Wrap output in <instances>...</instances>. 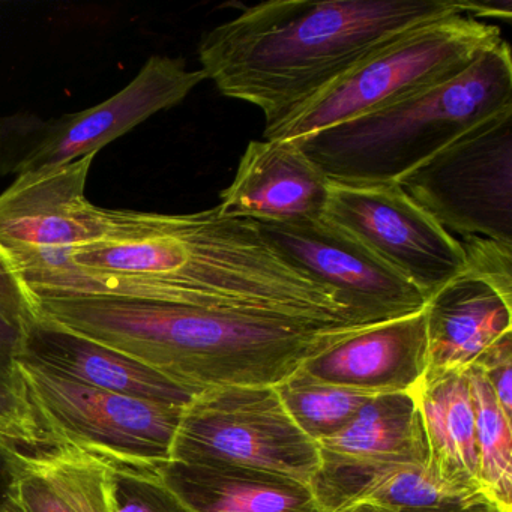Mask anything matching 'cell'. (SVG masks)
Returning a JSON list of instances; mask_svg holds the SVG:
<instances>
[{"mask_svg": "<svg viewBox=\"0 0 512 512\" xmlns=\"http://www.w3.org/2000/svg\"><path fill=\"white\" fill-rule=\"evenodd\" d=\"M35 299L113 298L365 328L341 299L281 256L256 223L106 209V235L17 265Z\"/></svg>", "mask_w": 512, "mask_h": 512, "instance_id": "cell-1", "label": "cell"}, {"mask_svg": "<svg viewBox=\"0 0 512 512\" xmlns=\"http://www.w3.org/2000/svg\"><path fill=\"white\" fill-rule=\"evenodd\" d=\"M470 0H271L211 29L206 80L274 127L356 65L427 23L469 16Z\"/></svg>", "mask_w": 512, "mask_h": 512, "instance_id": "cell-2", "label": "cell"}, {"mask_svg": "<svg viewBox=\"0 0 512 512\" xmlns=\"http://www.w3.org/2000/svg\"><path fill=\"white\" fill-rule=\"evenodd\" d=\"M37 314L200 392L275 386L305 359L362 328L113 298L35 299ZM367 328V326H365Z\"/></svg>", "mask_w": 512, "mask_h": 512, "instance_id": "cell-3", "label": "cell"}, {"mask_svg": "<svg viewBox=\"0 0 512 512\" xmlns=\"http://www.w3.org/2000/svg\"><path fill=\"white\" fill-rule=\"evenodd\" d=\"M509 107L511 47L502 38L455 79L296 143L331 182L400 184L458 137Z\"/></svg>", "mask_w": 512, "mask_h": 512, "instance_id": "cell-4", "label": "cell"}, {"mask_svg": "<svg viewBox=\"0 0 512 512\" xmlns=\"http://www.w3.org/2000/svg\"><path fill=\"white\" fill-rule=\"evenodd\" d=\"M502 40V29L473 17L454 16L412 29L280 124L265 128L263 140L298 142L443 85L467 70Z\"/></svg>", "mask_w": 512, "mask_h": 512, "instance_id": "cell-5", "label": "cell"}, {"mask_svg": "<svg viewBox=\"0 0 512 512\" xmlns=\"http://www.w3.org/2000/svg\"><path fill=\"white\" fill-rule=\"evenodd\" d=\"M14 374L47 446L67 445L127 466L172 461L185 407L101 391L16 359Z\"/></svg>", "mask_w": 512, "mask_h": 512, "instance_id": "cell-6", "label": "cell"}, {"mask_svg": "<svg viewBox=\"0 0 512 512\" xmlns=\"http://www.w3.org/2000/svg\"><path fill=\"white\" fill-rule=\"evenodd\" d=\"M172 461L262 470L310 484L320 454L274 386H218L203 389L185 407Z\"/></svg>", "mask_w": 512, "mask_h": 512, "instance_id": "cell-7", "label": "cell"}, {"mask_svg": "<svg viewBox=\"0 0 512 512\" xmlns=\"http://www.w3.org/2000/svg\"><path fill=\"white\" fill-rule=\"evenodd\" d=\"M400 185L449 233L512 247V107L458 137Z\"/></svg>", "mask_w": 512, "mask_h": 512, "instance_id": "cell-8", "label": "cell"}, {"mask_svg": "<svg viewBox=\"0 0 512 512\" xmlns=\"http://www.w3.org/2000/svg\"><path fill=\"white\" fill-rule=\"evenodd\" d=\"M205 80V73L188 70L184 59L152 56L122 91L98 106L50 121L7 122L10 146L0 175L19 176L97 155L151 116L178 106Z\"/></svg>", "mask_w": 512, "mask_h": 512, "instance_id": "cell-9", "label": "cell"}, {"mask_svg": "<svg viewBox=\"0 0 512 512\" xmlns=\"http://www.w3.org/2000/svg\"><path fill=\"white\" fill-rule=\"evenodd\" d=\"M323 215L404 275L427 299L466 269L463 244L400 184L331 182Z\"/></svg>", "mask_w": 512, "mask_h": 512, "instance_id": "cell-10", "label": "cell"}, {"mask_svg": "<svg viewBox=\"0 0 512 512\" xmlns=\"http://www.w3.org/2000/svg\"><path fill=\"white\" fill-rule=\"evenodd\" d=\"M254 223L281 256L331 289L364 325L412 316L427 304L415 284L325 215L296 223Z\"/></svg>", "mask_w": 512, "mask_h": 512, "instance_id": "cell-11", "label": "cell"}, {"mask_svg": "<svg viewBox=\"0 0 512 512\" xmlns=\"http://www.w3.org/2000/svg\"><path fill=\"white\" fill-rule=\"evenodd\" d=\"M95 157L23 173L0 193V247L14 266L92 244L106 235V208L92 205L86 197Z\"/></svg>", "mask_w": 512, "mask_h": 512, "instance_id": "cell-12", "label": "cell"}, {"mask_svg": "<svg viewBox=\"0 0 512 512\" xmlns=\"http://www.w3.org/2000/svg\"><path fill=\"white\" fill-rule=\"evenodd\" d=\"M317 446L320 466L310 485L322 512L340 509L349 491L370 473L428 461L412 392L374 395L343 430Z\"/></svg>", "mask_w": 512, "mask_h": 512, "instance_id": "cell-13", "label": "cell"}, {"mask_svg": "<svg viewBox=\"0 0 512 512\" xmlns=\"http://www.w3.org/2000/svg\"><path fill=\"white\" fill-rule=\"evenodd\" d=\"M16 359L80 385L154 403L187 406L199 394L119 350L38 314L20 332Z\"/></svg>", "mask_w": 512, "mask_h": 512, "instance_id": "cell-14", "label": "cell"}, {"mask_svg": "<svg viewBox=\"0 0 512 512\" xmlns=\"http://www.w3.org/2000/svg\"><path fill=\"white\" fill-rule=\"evenodd\" d=\"M331 181L296 142L251 140L232 184L221 191L218 211L265 223L322 217Z\"/></svg>", "mask_w": 512, "mask_h": 512, "instance_id": "cell-15", "label": "cell"}, {"mask_svg": "<svg viewBox=\"0 0 512 512\" xmlns=\"http://www.w3.org/2000/svg\"><path fill=\"white\" fill-rule=\"evenodd\" d=\"M424 310L352 332L299 370L316 382L370 395L412 392L427 371Z\"/></svg>", "mask_w": 512, "mask_h": 512, "instance_id": "cell-16", "label": "cell"}, {"mask_svg": "<svg viewBox=\"0 0 512 512\" xmlns=\"http://www.w3.org/2000/svg\"><path fill=\"white\" fill-rule=\"evenodd\" d=\"M20 457L76 512H190L164 484L161 469L127 466L67 445L20 451Z\"/></svg>", "mask_w": 512, "mask_h": 512, "instance_id": "cell-17", "label": "cell"}, {"mask_svg": "<svg viewBox=\"0 0 512 512\" xmlns=\"http://www.w3.org/2000/svg\"><path fill=\"white\" fill-rule=\"evenodd\" d=\"M424 316L430 371L467 370L512 332V301L466 271L428 298Z\"/></svg>", "mask_w": 512, "mask_h": 512, "instance_id": "cell-18", "label": "cell"}, {"mask_svg": "<svg viewBox=\"0 0 512 512\" xmlns=\"http://www.w3.org/2000/svg\"><path fill=\"white\" fill-rule=\"evenodd\" d=\"M160 475L190 512H322L310 484L277 473L170 461Z\"/></svg>", "mask_w": 512, "mask_h": 512, "instance_id": "cell-19", "label": "cell"}, {"mask_svg": "<svg viewBox=\"0 0 512 512\" xmlns=\"http://www.w3.org/2000/svg\"><path fill=\"white\" fill-rule=\"evenodd\" d=\"M412 394L427 437L428 469L445 484L482 493L466 370H427Z\"/></svg>", "mask_w": 512, "mask_h": 512, "instance_id": "cell-20", "label": "cell"}, {"mask_svg": "<svg viewBox=\"0 0 512 512\" xmlns=\"http://www.w3.org/2000/svg\"><path fill=\"white\" fill-rule=\"evenodd\" d=\"M355 502H373L395 512H452L490 500L478 491L445 484L427 464H403L361 479L349 491L343 506Z\"/></svg>", "mask_w": 512, "mask_h": 512, "instance_id": "cell-21", "label": "cell"}, {"mask_svg": "<svg viewBox=\"0 0 512 512\" xmlns=\"http://www.w3.org/2000/svg\"><path fill=\"white\" fill-rule=\"evenodd\" d=\"M475 412L478 479L497 508L512 512V424L476 365L466 370Z\"/></svg>", "mask_w": 512, "mask_h": 512, "instance_id": "cell-22", "label": "cell"}, {"mask_svg": "<svg viewBox=\"0 0 512 512\" xmlns=\"http://www.w3.org/2000/svg\"><path fill=\"white\" fill-rule=\"evenodd\" d=\"M274 388L292 421L316 443L343 430L374 397L355 389L316 382L299 368Z\"/></svg>", "mask_w": 512, "mask_h": 512, "instance_id": "cell-23", "label": "cell"}, {"mask_svg": "<svg viewBox=\"0 0 512 512\" xmlns=\"http://www.w3.org/2000/svg\"><path fill=\"white\" fill-rule=\"evenodd\" d=\"M0 437L20 451H35L47 446L23 397L16 374L2 370H0Z\"/></svg>", "mask_w": 512, "mask_h": 512, "instance_id": "cell-24", "label": "cell"}, {"mask_svg": "<svg viewBox=\"0 0 512 512\" xmlns=\"http://www.w3.org/2000/svg\"><path fill=\"white\" fill-rule=\"evenodd\" d=\"M16 466V478L2 512H76L43 476L23 463L19 449H16Z\"/></svg>", "mask_w": 512, "mask_h": 512, "instance_id": "cell-25", "label": "cell"}, {"mask_svg": "<svg viewBox=\"0 0 512 512\" xmlns=\"http://www.w3.org/2000/svg\"><path fill=\"white\" fill-rule=\"evenodd\" d=\"M466 269L512 301V247L485 238L464 239Z\"/></svg>", "mask_w": 512, "mask_h": 512, "instance_id": "cell-26", "label": "cell"}, {"mask_svg": "<svg viewBox=\"0 0 512 512\" xmlns=\"http://www.w3.org/2000/svg\"><path fill=\"white\" fill-rule=\"evenodd\" d=\"M35 317V298L23 283L7 251L0 247V320L22 332Z\"/></svg>", "mask_w": 512, "mask_h": 512, "instance_id": "cell-27", "label": "cell"}, {"mask_svg": "<svg viewBox=\"0 0 512 512\" xmlns=\"http://www.w3.org/2000/svg\"><path fill=\"white\" fill-rule=\"evenodd\" d=\"M472 365L481 370L503 412L512 418V332L491 344Z\"/></svg>", "mask_w": 512, "mask_h": 512, "instance_id": "cell-28", "label": "cell"}, {"mask_svg": "<svg viewBox=\"0 0 512 512\" xmlns=\"http://www.w3.org/2000/svg\"><path fill=\"white\" fill-rule=\"evenodd\" d=\"M16 446L0 437V512L4 508L8 491L16 478Z\"/></svg>", "mask_w": 512, "mask_h": 512, "instance_id": "cell-29", "label": "cell"}, {"mask_svg": "<svg viewBox=\"0 0 512 512\" xmlns=\"http://www.w3.org/2000/svg\"><path fill=\"white\" fill-rule=\"evenodd\" d=\"M20 331L0 320V370L14 373Z\"/></svg>", "mask_w": 512, "mask_h": 512, "instance_id": "cell-30", "label": "cell"}, {"mask_svg": "<svg viewBox=\"0 0 512 512\" xmlns=\"http://www.w3.org/2000/svg\"><path fill=\"white\" fill-rule=\"evenodd\" d=\"M334 512H395L392 509L385 508V506L377 505L373 502H355L350 505L343 506Z\"/></svg>", "mask_w": 512, "mask_h": 512, "instance_id": "cell-31", "label": "cell"}, {"mask_svg": "<svg viewBox=\"0 0 512 512\" xmlns=\"http://www.w3.org/2000/svg\"><path fill=\"white\" fill-rule=\"evenodd\" d=\"M452 512H505V511H502V509L497 508V506L493 505V503L487 502V503H482V505L470 506V508L458 509V511H452Z\"/></svg>", "mask_w": 512, "mask_h": 512, "instance_id": "cell-32", "label": "cell"}]
</instances>
